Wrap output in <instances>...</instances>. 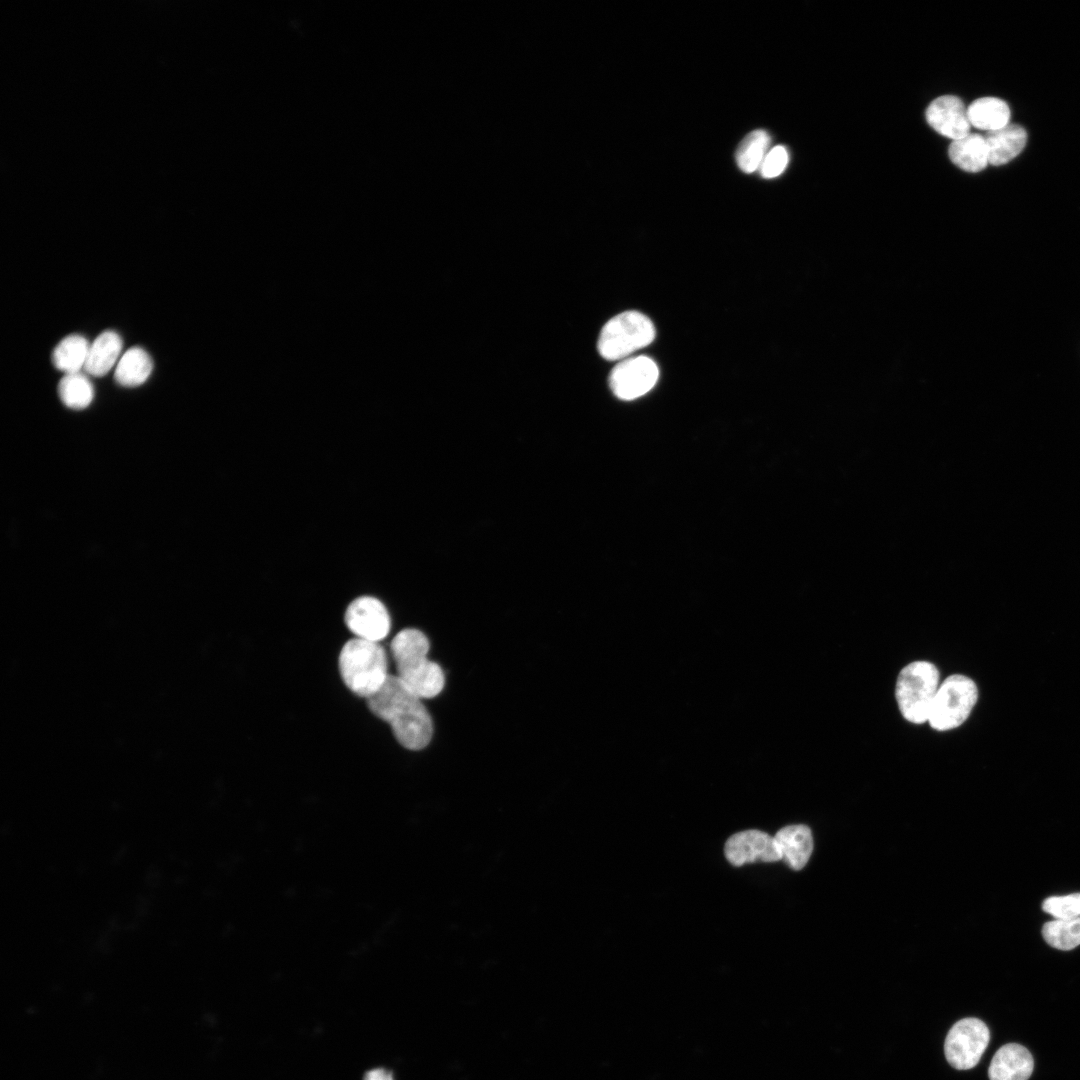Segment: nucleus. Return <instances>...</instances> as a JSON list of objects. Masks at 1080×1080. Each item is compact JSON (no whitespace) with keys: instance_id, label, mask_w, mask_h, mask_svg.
Returning a JSON list of instances; mask_svg holds the SVG:
<instances>
[{"instance_id":"obj_1","label":"nucleus","mask_w":1080,"mask_h":1080,"mask_svg":"<svg viewBox=\"0 0 1080 1080\" xmlns=\"http://www.w3.org/2000/svg\"><path fill=\"white\" fill-rule=\"evenodd\" d=\"M366 700L369 710L390 725L401 746L421 750L430 743L432 718L422 699L396 675L389 674L383 686Z\"/></svg>"},{"instance_id":"obj_2","label":"nucleus","mask_w":1080,"mask_h":1080,"mask_svg":"<svg viewBox=\"0 0 1080 1080\" xmlns=\"http://www.w3.org/2000/svg\"><path fill=\"white\" fill-rule=\"evenodd\" d=\"M429 648L426 635L415 628L398 632L390 645L396 676L421 699L436 697L445 686L442 668L428 658Z\"/></svg>"},{"instance_id":"obj_3","label":"nucleus","mask_w":1080,"mask_h":1080,"mask_svg":"<svg viewBox=\"0 0 1080 1080\" xmlns=\"http://www.w3.org/2000/svg\"><path fill=\"white\" fill-rule=\"evenodd\" d=\"M387 656L378 643L360 638L348 640L342 647L338 667L344 684L354 694L369 698L386 682Z\"/></svg>"},{"instance_id":"obj_4","label":"nucleus","mask_w":1080,"mask_h":1080,"mask_svg":"<svg viewBox=\"0 0 1080 1080\" xmlns=\"http://www.w3.org/2000/svg\"><path fill=\"white\" fill-rule=\"evenodd\" d=\"M939 678L938 669L927 661L912 662L901 670L895 693L900 712L906 720L915 724L928 721L940 685Z\"/></svg>"},{"instance_id":"obj_5","label":"nucleus","mask_w":1080,"mask_h":1080,"mask_svg":"<svg viewBox=\"0 0 1080 1080\" xmlns=\"http://www.w3.org/2000/svg\"><path fill=\"white\" fill-rule=\"evenodd\" d=\"M654 338L655 328L647 316L638 311H626L606 322L600 332L597 348L606 360H624L649 345Z\"/></svg>"},{"instance_id":"obj_6","label":"nucleus","mask_w":1080,"mask_h":1080,"mask_svg":"<svg viewBox=\"0 0 1080 1080\" xmlns=\"http://www.w3.org/2000/svg\"><path fill=\"white\" fill-rule=\"evenodd\" d=\"M978 690L974 681L964 675L947 677L935 695L928 722L938 731L960 726L977 702Z\"/></svg>"},{"instance_id":"obj_7","label":"nucleus","mask_w":1080,"mask_h":1080,"mask_svg":"<svg viewBox=\"0 0 1080 1080\" xmlns=\"http://www.w3.org/2000/svg\"><path fill=\"white\" fill-rule=\"evenodd\" d=\"M989 1040V1029L982 1020L963 1018L951 1027L946 1036V1060L955 1069H971L980 1061Z\"/></svg>"},{"instance_id":"obj_8","label":"nucleus","mask_w":1080,"mask_h":1080,"mask_svg":"<svg viewBox=\"0 0 1080 1080\" xmlns=\"http://www.w3.org/2000/svg\"><path fill=\"white\" fill-rule=\"evenodd\" d=\"M659 370L647 356L626 358L611 371L609 385L615 396L622 400L636 399L656 384Z\"/></svg>"},{"instance_id":"obj_9","label":"nucleus","mask_w":1080,"mask_h":1080,"mask_svg":"<svg viewBox=\"0 0 1080 1080\" xmlns=\"http://www.w3.org/2000/svg\"><path fill=\"white\" fill-rule=\"evenodd\" d=\"M344 620L356 638L379 642L390 632V615L384 604L371 596H361L347 607Z\"/></svg>"},{"instance_id":"obj_10","label":"nucleus","mask_w":1080,"mask_h":1080,"mask_svg":"<svg viewBox=\"0 0 1080 1080\" xmlns=\"http://www.w3.org/2000/svg\"><path fill=\"white\" fill-rule=\"evenodd\" d=\"M724 853L734 866L755 861L775 862L781 853L774 837L759 830H746L732 835L725 843Z\"/></svg>"},{"instance_id":"obj_11","label":"nucleus","mask_w":1080,"mask_h":1080,"mask_svg":"<svg viewBox=\"0 0 1080 1080\" xmlns=\"http://www.w3.org/2000/svg\"><path fill=\"white\" fill-rule=\"evenodd\" d=\"M928 124L940 135L958 140L970 132L967 109L960 98L943 95L933 100L926 110Z\"/></svg>"},{"instance_id":"obj_12","label":"nucleus","mask_w":1080,"mask_h":1080,"mask_svg":"<svg viewBox=\"0 0 1080 1080\" xmlns=\"http://www.w3.org/2000/svg\"><path fill=\"white\" fill-rule=\"evenodd\" d=\"M1033 1068V1057L1028 1049L1020 1044L1009 1043L994 1054L988 1076L990 1080H1028Z\"/></svg>"},{"instance_id":"obj_13","label":"nucleus","mask_w":1080,"mask_h":1080,"mask_svg":"<svg viewBox=\"0 0 1080 1080\" xmlns=\"http://www.w3.org/2000/svg\"><path fill=\"white\" fill-rule=\"evenodd\" d=\"M781 859L792 869L800 870L808 862L813 850V838L805 825H789L780 829L774 837Z\"/></svg>"},{"instance_id":"obj_14","label":"nucleus","mask_w":1080,"mask_h":1080,"mask_svg":"<svg viewBox=\"0 0 1080 1080\" xmlns=\"http://www.w3.org/2000/svg\"><path fill=\"white\" fill-rule=\"evenodd\" d=\"M985 140L989 164L1000 166L1020 154L1026 145L1027 133L1022 126L1008 124L1003 128L987 132Z\"/></svg>"},{"instance_id":"obj_15","label":"nucleus","mask_w":1080,"mask_h":1080,"mask_svg":"<svg viewBox=\"0 0 1080 1080\" xmlns=\"http://www.w3.org/2000/svg\"><path fill=\"white\" fill-rule=\"evenodd\" d=\"M122 347L123 341L117 332H102L89 346L84 370L97 377L106 375L119 359Z\"/></svg>"},{"instance_id":"obj_16","label":"nucleus","mask_w":1080,"mask_h":1080,"mask_svg":"<svg viewBox=\"0 0 1080 1080\" xmlns=\"http://www.w3.org/2000/svg\"><path fill=\"white\" fill-rule=\"evenodd\" d=\"M948 154L957 167L970 173L980 172L989 164L986 140L980 134L969 133L954 140Z\"/></svg>"},{"instance_id":"obj_17","label":"nucleus","mask_w":1080,"mask_h":1080,"mask_svg":"<svg viewBox=\"0 0 1080 1080\" xmlns=\"http://www.w3.org/2000/svg\"><path fill=\"white\" fill-rule=\"evenodd\" d=\"M972 126L988 132L1009 124L1010 109L1007 103L996 97H983L973 101L967 108Z\"/></svg>"},{"instance_id":"obj_18","label":"nucleus","mask_w":1080,"mask_h":1080,"mask_svg":"<svg viewBox=\"0 0 1080 1080\" xmlns=\"http://www.w3.org/2000/svg\"><path fill=\"white\" fill-rule=\"evenodd\" d=\"M153 369L152 359L141 347H131L119 359L115 369L116 382L124 387L143 384Z\"/></svg>"},{"instance_id":"obj_19","label":"nucleus","mask_w":1080,"mask_h":1080,"mask_svg":"<svg viewBox=\"0 0 1080 1080\" xmlns=\"http://www.w3.org/2000/svg\"><path fill=\"white\" fill-rule=\"evenodd\" d=\"M89 346V342L82 335L66 336L52 352L53 365L66 374L80 372L85 366Z\"/></svg>"},{"instance_id":"obj_20","label":"nucleus","mask_w":1080,"mask_h":1080,"mask_svg":"<svg viewBox=\"0 0 1080 1080\" xmlns=\"http://www.w3.org/2000/svg\"><path fill=\"white\" fill-rule=\"evenodd\" d=\"M58 395L62 403L71 409H84L94 398V388L84 374H65L58 384Z\"/></svg>"},{"instance_id":"obj_21","label":"nucleus","mask_w":1080,"mask_h":1080,"mask_svg":"<svg viewBox=\"0 0 1080 1080\" xmlns=\"http://www.w3.org/2000/svg\"><path fill=\"white\" fill-rule=\"evenodd\" d=\"M770 144V136L765 130L757 129L744 137L736 150V162L745 173L759 169Z\"/></svg>"},{"instance_id":"obj_22","label":"nucleus","mask_w":1080,"mask_h":1080,"mask_svg":"<svg viewBox=\"0 0 1080 1080\" xmlns=\"http://www.w3.org/2000/svg\"><path fill=\"white\" fill-rule=\"evenodd\" d=\"M1044 940L1060 950H1071L1080 945V917L1054 919L1042 928Z\"/></svg>"},{"instance_id":"obj_23","label":"nucleus","mask_w":1080,"mask_h":1080,"mask_svg":"<svg viewBox=\"0 0 1080 1080\" xmlns=\"http://www.w3.org/2000/svg\"><path fill=\"white\" fill-rule=\"evenodd\" d=\"M1042 909L1055 919L1080 917V893L1047 898Z\"/></svg>"},{"instance_id":"obj_24","label":"nucleus","mask_w":1080,"mask_h":1080,"mask_svg":"<svg viewBox=\"0 0 1080 1080\" xmlns=\"http://www.w3.org/2000/svg\"><path fill=\"white\" fill-rule=\"evenodd\" d=\"M788 160V152L784 146L773 147L767 152L759 167L761 176L766 179L779 176L785 170Z\"/></svg>"},{"instance_id":"obj_25","label":"nucleus","mask_w":1080,"mask_h":1080,"mask_svg":"<svg viewBox=\"0 0 1080 1080\" xmlns=\"http://www.w3.org/2000/svg\"><path fill=\"white\" fill-rule=\"evenodd\" d=\"M363 1080H394L392 1073L384 1068H375L366 1072Z\"/></svg>"}]
</instances>
